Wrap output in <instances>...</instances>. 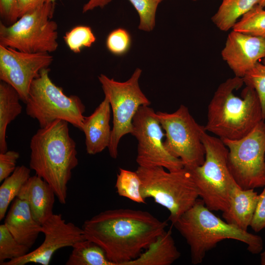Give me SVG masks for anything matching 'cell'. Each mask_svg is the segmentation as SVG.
Returning a JSON list of instances; mask_svg holds the SVG:
<instances>
[{
    "mask_svg": "<svg viewBox=\"0 0 265 265\" xmlns=\"http://www.w3.org/2000/svg\"><path fill=\"white\" fill-rule=\"evenodd\" d=\"M168 226L147 211L117 209L102 212L82 226L85 238L100 246L113 265L136 258Z\"/></svg>",
    "mask_w": 265,
    "mask_h": 265,
    "instance_id": "cell-1",
    "label": "cell"
},
{
    "mask_svg": "<svg viewBox=\"0 0 265 265\" xmlns=\"http://www.w3.org/2000/svg\"><path fill=\"white\" fill-rule=\"evenodd\" d=\"M68 123L58 119L40 128L30 142L29 168L51 186L63 205L66 203L72 170L79 162Z\"/></svg>",
    "mask_w": 265,
    "mask_h": 265,
    "instance_id": "cell-2",
    "label": "cell"
},
{
    "mask_svg": "<svg viewBox=\"0 0 265 265\" xmlns=\"http://www.w3.org/2000/svg\"><path fill=\"white\" fill-rule=\"evenodd\" d=\"M243 78L234 76L216 89L207 109L205 130L221 140H237L250 133L265 120L256 90L246 86L240 97L234 91L241 88Z\"/></svg>",
    "mask_w": 265,
    "mask_h": 265,
    "instance_id": "cell-3",
    "label": "cell"
},
{
    "mask_svg": "<svg viewBox=\"0 0 265 265\" xmlns=\"http://www.w3.org/2000/svg\"><path fill=\"white\" fill-rule=\"evenodd\" d=\"M189 246L191 263L201 264L206 254L225 239H232L244 243L253 254L263 248L262 238L238 228L215 215L198 199L194 204L173 224Z\"/></svg>",
    "mask_w": 265,
    "mask_h": 265,
    "instance_id": "cell-4",
    "label": "cell"
},
{
    "mask_svg": "<svg viewBox=\"0 0 265 265\" xmlns=\"http://www.w3.org/2000/svg\"><path fill=\"white\" fill-rule=\"evenodd\" d=\"M141 192L145 199L152 198L170 212L173 225L198 199L199 194L189 171L183 167L166 171L160 166H138Z\"/></svg>",
    "mask_w": 265,
    "mask_h": 265,
    "instance_id": "cell-5",
    "label": "cell"
},
{
    "mask_svg": "<svg viewBox=\"0 0 265 265\" xmlns=\"http://www.w3.org/2000/svg\"><path fill=\"white\" fill-rule=\"evenodd\" d=\"M201 137L204 162L188 170L205 206L212 211L223 212L228 208L230 188L235 181L228 167V149L222 140L209 134L204 127Z\"/></svg>",
    "mask_w": 265,
    "mask_h": 265,
    "instance_id": "cell-6",
    "label": "cell"
},
{
    "mask_svg": "<svg viewBox=\"0 0 265 265\" xmlns=\"http://www.w3.org/2000/svg\"><path fill=\"white\" fill-rule=\"evenodd\" d=\"M49 71L48 68L42 69L32 81L25 103L27 115L36 119L40 128L60 119L82 130L84 105L78 96L66 95L52 81Z\"/></svg>",
    "mask_w": 265,
    "mask_h": 265,
    "instance_id": "cell-7",
    "label": "cell"
},
{
    "mask_svg": "<svg viewBox=\"0 0 265 265\" xmlns=\"http://www.w3.org/2000/svg\"><path fill=\"white\" fill-rule=\"evenodd\" d=\"M55 2H47L6 25L0 23V45L27 53H51L58 46V26L52 20Z\"/></svg>",
    "mask_w": 265,
    "mask_h": 265,
    "instance_id": "cell-8",
    "label": "cell"
},
{
    "mask_svg": "<svg viewBox=\"0 0 265 265\" xmlns=\"http://www.w3.org/2000/svg\"><path fill=\"white\" fill-rule=\"evenodd\" d=\"M142 73L136 68L130 78L124 82L115 80L104 74L98 79L105 96L110 103L113 114V127L109 145V155L118 156V146L121 138L132 132V120L140 106H149L150 101L141 91L138 80Z\"/></svg>",
    "mask_w": 265,
    "mask_h": 265,
    "instance_id": "cell-9",
    "label": "cell"
},
{
    "mask_svg": "<svg viewBox=\"0 0 265 265\" xmlns=\"http://www.w3.org/2000/svg\"><path fill=\"white\" fill-rule=\"evenodd\" d=\"M228 149L227 164L236 183L242 189L265 186V122L237 140H222Z\"/></svg>",
    "mask_w": 265,
    "mask_h": 265,
    "instance_id": "cell-10",
    "label": "cell"
},
{
    "mask_svg": "<svg viewBox=\"0 0 265 265\" xmlns=\"http://www.w3.org/2000/svg\"><path fill=\"white\" fill-rule=\"evenodd\" d=\"M156 114L164 131V145L168 152L180 159L187 169L202 165L205 159L201 137L204 126L196 122L188 108L181 105L174 112Z\"/></svg>",
    "mask_w": 265,
    "mask_h": 265,
    "instance_id": "cell-11",
    "label": "cell"
},
{
    "mask_svg": "<svg viewBox=\"0 0 265 265\" xmlns=\"http://www.w3.org/2000/svg\"><path fill=\"white\" fill-rule=\"evenodd\" d=\"M137 140L136 161L139 166H160L168 171L181 169L184 164L171 155L164 145L165 136L156 112L149 106L139 107L132 120L131 133Z\"/></svg>",
    "mask_w": 265,
    "mask_h": 265,
    "instance_id": "cell-12",
    "label": "cell"
},
{
    "mask_svg": "<svg viewBox=\"0 0 265 265\" xmlns=\"http://www.w3.org/2000/svg\"><path fill=\"white\" fill-rule=\"evenodd\" d=\"M53 61L50 53L24 52L0 45V80L12 86L26 103L32 81Z\"/></svg>",
    "mask_w": 265,
    "mask_h": 265,
    "instance_id": "cell-13",
    "label": "cell"
},
{
    "mask_svg": "<svg viewBox=\"0 0 265 265\" xmlns=\"http://www.w3.org/2000/svg\"><path fill=\"white\" fill-rule=\"evenodd\" d=\"M44 239L37 248L19 258L7 261L0 265H25L29 263L49 265L58 250L73 247L85 239L83 230L72 222H67L61 214H53L42 223Z\"/></svg>",
    "mask_w": 265,
    "mask_h": 265,
    "instance_id": "cell-14",
    "label": "cell"
},
{
    "mask_svg": "<svg viewBox=\"0 0 265 265\" xmlns=\"http://www.w3.org/2000/svg\"><path fill=\"white\" fill-rule=\"evenodd\" d=\"M221 56L235 76L243 78L265 57V38L233 30L227 36Z\"/></svg>",
    "mask_w": 265,
    "mask_h": 265,
    "instance_id": "cell-15",
    "label": "cell"
},
{
    "mask_svg": "<svg viewBox=\"0 0 265 265\" xmlns=\"http://www.w3.org/2000/svg\"><path fill=\"white\" fill-rule=\"evenodd\" d=\"M110 105L105 96L94 111L85 117L82 130L85 137L87 153L95 155L108 148L111 139V131L109 124Z\"/></svg>",
    "mask_w": 265,
    "mask_h": 265,
    "instance_id": "cell-16",
    "label": "cell"
},
{
    "mask_svg": "<svg viewBox=\"0 0 265 265\" xmlns=\"http://www.w3.org/2000/svg\"><path fill=\"white\" fill-rule=\"evenodd\" d=\"M4 224L17 241L29 248L42 233V224L34 218L27 202L18 197L12 202Z\"/></svg>",
    "mask_w": 265,
    "mask_h": 265,
    "instance_id": "cell-17",
    "label": "cell"
},
{
    "mask_svg": "<svg viewBox=\"0 0 265 265\" xmlns=\"http://www.w3.org/2000/svg\"><path fill=\"white\" fill-rule=\"evenodd\" d=\"M55 196L51 186L35 175L29 178L17 197L27 202L34 218L42 224L53 214Z\"/></svg>",
    "mask_w": 265,
    "mask_h": 265,
    "instance_id": "cell-18",
    "label": "cell"
},
{
    "mask_svg": "<svg viewBox=\"0 0 265 265\" xmlns=\"http://www.w3.org/2000/svg\"><path fill=\"white\" fill-rule=\"evenodd\" d=\"M258 196L254 189H242L234 182L230 188L228 208L222 212L225 221L240 229L247 231Z\"/></svg>",
    "mask_w": 265,
    "mask_h": 265,
    "instance_id": "cell-19",
    "label": "cell"
},
{
    "mask_svg": "<svg viewBox=\"0 0 265 265\" xmlns=\"http://www.w3.org/2000/svg\"><path fill=\"white\" fill-rule=\"evenodd\" d=\"M180 256L170 229L165 230L145 251L126 265H170Z\"/></svg>",
    "mask_w": 265,
    "mask_h": 265,
    "instance_id": "cell-20",
    "label": "cell"
},
{
    "mask_svg": "<svg viewBox=\"0 0 265 265\" xmlns=\"http://www.w3.org/2000/svg\"><path fill=\"white\" fill-rule=\"evenodd\" d=\"M20 97L10 85L1 81L0 83V153L7 151L6 140L8 125L22 110Z\"/></svg>",
    "mask_w": 265,
    "mask_h": 265,
    "instance_id": "cell-21",
    "label": "cell"
},
{
    "mask_svg": "<svg viewBox=\"0 0 265 265\" xmlns=\"http://www.w3.org/2000/svg\"><path fill=\"white\" fill-rule=\"evenodd\" d=\"M259 0H223L212 17L213 24L221 30L232 28L238 19L258 3Z\"/></svg>",
    "mask_w": 265,
    "mask_h": 265,
    "instance_id": "cell-22",
    "label": "cell"
},
{
    "mask_svg": "<svg viewBox=\"0 0 265 265\" xmlns=\"http://www.w3.org/2000/svg\"><path fill=\"white\" fill-rule=\"evenodd\" d=\"M66 265H113L105 251L86 239L75 243Z\"/></svg>",
    "mask_w": 265,
    "mask_h": 265,
    "instance_id": "cell-23",
    "label": "cell"
},
{
    "mask_svg": "<svg viewBox=\"0 0 265 265\" xmlns=\"http://www.w3.org/2000/svg\"><path fill=\"white\" fill-rule=\"evenodd\" d=\"M30 168L17 166L14 171L5 179L0 186V220L6 215L10 204L18 196L22 186L30 177Z\"/></svg>",
    "mask_w": 265,
    "mask_h": 265,
    "instance_id": "cell-24",
    "label": "cell"
},
{
    "mask_svg": "<svg viewBox=\"0 0 265 265\" xmlns=\"http://www.w3.org/2000/svg\"><path fill=\"white\" fill-rule=\"evenodd\" d=\"M232 29L245 34L265 38V9L257 4L241 16Z\"/></svg>",
    "mask_w": 265,
    "mask_h": 265,
    "instance_id": "cell-25",
    "label": "cell"
},
{
    "mask_svg": "<svg viewBox=\"0 0 265 265\" xmlns=\"http://www.w3.org/2000/svg\"><path fill=\"white\" fill-rule=\"evenodd\" d=\"M141 180L136 171L119 168L115 184L119 196L138 203H145V199L141 192Z\"/></svg>",
    "mask_w": 265,
    "mask_h": 265,
    "instance_id": "cell-26",
    "label": "cell"
},
{
    "mask_svg": "<svg viewBox=\"0 0 265 265\" xmlns=\"http://www.w3.org/2000/svg\"><path fill=\"white\" fill-rule=\"evenodd\" d=\"M30 248L17 241L4 224L0 225V265L23 257L29 253Z\"/></svg>",
    "mask_w": 265,
    "mask_h": 265,
    "instance_id": "cell-27",
    "label": "cell"
},
{
    "mask_svg": "<svg viewBox=\"0 0 265 265\" xmlns=\"http://www.w3.org/2000/svg\"><path fill=\"white\" fill-rule=\"evenodd\" d=\"M138 13V29L152 31L156 24V15L159 4L162 0H129Z\"/></svg>",
    "mask_w": 265,
    "mask_h": 265,
    "instance_id": "cell-28",
    "label": "cell"
},
{
    "mask_svg": "<svg viewBox=\"0 0 265 265\" xmlns=\"http://www.w3.org/2000/svg\"><path fill=\"white\" fill-rule=\"evenodd\" d=\"M63 38L70 50L75 53H80L84 47H90L96 41L91 28L85 26L74 27Z\"/></svg>",
    "mask_w": 265,
    "mask_h": 265,
    "instance_id": "cell-29",
    "label": "cell"
},
{
    "mask_svg": "<svg viewBox=\"0 0 265 265\" xmlns=\"http://www.w3.org/2000/svg\"><path fill=\"white\" fill-rule=\"evenodd\" d=\"M244 84L254 89L262 105L265 120V64L258 62L243 78Z\"/></svg>",
    "mask_w": 265,
    "mask_h": 265,
    "instance_id": "cell-30",
    "label": "cell"
},
{
    "mask_svg": "<svg viewBox=\"0 0 265 265\" xmlns=\"http://www.w3.org/2000/svg\"><path fill=\"white\" fill-rule=\"evenodd\" d=\"M131 43L129 33L125 29L119 28L112 31L106 39L108 50L115 55H122L129 50Z\"/></svg>",
    "mask_w": 265,
    "mask_h": 265,
    "instance_id": "cell-31",
    "label": "cell"
},
{
    "mask_svg": "<svg viewBox=\"0 0 265 265\" xmlns=\"http://www.w3.org/2000/svg\"><path fill=\"white\" fill-rule=\"evenodd\" d=\"M20 157L18 152L7 151L0 153V182H2L16 169L17 160Z\"/></svg>",
    "mask_w": 265,
    "mask_h": 265,
    "instance_id": "cell-32",
    "label": "cell"
},
{
    "mask_svg": "<svg viewBox=\"0 0 265 265\" xmlns=\"http://www.w3.org/2000/svg\"><path fill=\"white\" fill-rule=\"evenodd\" d=\"M250 226L256 232L265 228V186L259 195Z\"/></svg>",
    "mask_w": 265,
    "mask_h": 265,
    "instance_id": "cell-33",
    "label": "cell"
},
{
    "mask_svg": "<svg viewBox=\"0 0 265 265\" xmlns=\"http://www.w3.org/2000/svg\"><path fill=\"white\" fill-rule=\"evenodd\" d=\"M0 15L5 25L15 23L19 18L18 0H0Z\"/></svg>",
    "mask_w": 265,
    "mask_h": 265,
    "instance_id": "cell-34",
    "label": "cell"
},
{
    "mask_svg": "<svg viewBox=\"0 0 265 265\" xmlns=\"http://www.w3.org/2000/svg\"><path fill=\"white\" fill-rule=\"evenodd\" d=\"M48 0H18L19 18L43 5Z\"/></svg>",
    "mask_w": 265,
    "mask_h": 265,
    "instance_id": "cell-35",
    "label": "cell"
},
{
    "mask_svg": "<svg viewBox=\"0 0 265 265\" xmlns=\"http://www.w3.org/2000/svg\"><path fill=\"white\" fill-rule=\"evenodd\" d=\"M56 0H48L47 2H55ZM112 0H89L87 2L84 4L82 8V12L93 10L95 8H104Z\"/></svg>",
    "mask_w": 265,
    "mask_h": 265,
    "instance_id": "cell-36",
    "label": "cell"
},
{
    "mask_svg": "<svg viewBox=\"0 0 265 265\" xmlns=\"http://www.w3.org/2000/svg\"><path fill=\"white\" fill-rule=\"evenodd\" d=\"M261 264L265 265V250L261 254Z\"/></svg>",
    "mask_w": 265,
    "mask_h": 265,
    "instance_id": "cell-37",
    "label": "cell"
},
{
    "mask_svg": "<svg viewBox=\"0 0 265 265\" xmlns=\"http://www.w3.org/2000/svg\"><path fill=\"white\" fill-rule=\"evenodd\" d=\"M258 4L263 8H265V0H259Z\"/></svg>",
    "mask_w": 265,
    "mask_h": 265,
    "instance_id": "cell-38",
    "label": "cell"
},
{
    "mask_svg": "<svg viewBox=\"0 0 265 265\" xmlns=\"http://www.w3.org/2000/svg\"><path fill=\"white\" fill-rule=\"evenodd\" d=\"M262 63L265 64V57L262 59Z\"/></svg>",
    "mask_w": 265,
    "mask_h": 265,
    "instance_id": "cell-39",
    "label": "cell"
},
{
    "mask_svg": "<svg viewBox=\"0 0 265 265\" xmlns=\"http://www.w3.org/2000/svg\"><path fill=\"white\" fill-rule=\"evenodd\" d=\"M193 0V1H196V0Z\"/></svg>",
    "mask_w": 265,
    "mask_h": 265,
    "instance_id": "cell-40",
    "label": "cell"
}]
</instances>
